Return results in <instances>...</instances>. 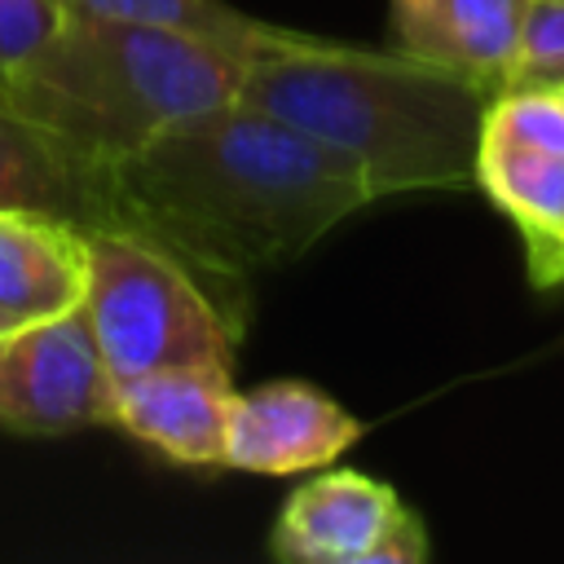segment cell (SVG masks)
<instances>
[{"mask_svg":"<svg viewBox=\"0 0 564 564\" xmlns=\"http://www.w3.org/2000/svg\"><path fill=\"white\" fill-rule=\"evenodd\" d=\"M366 203L348 159L247 101L194 115L110 167V225L163 242L225 291L300 260Z\"/></svg>","mask_w":564,"mask_h":564,"instance_id":"cell-1","label":"cell"},{"mask_svg":"<svg viewBox=\"0 0 564 564\" xmlns=\"http://www.w3.org/2000/svg\"><path fill=\"white\" fill-rule=\"evenodd\" d=\"M489 88L405 48H357L264 26L242 48L238 101L357 167L370 198L476 185Z\"/></svg>","mask_w":564,"mask_h":564,"instance_id":"cell-2","label":"cell"},{"mask_svg":"<svg viewBox=\"0 0 564 564\" xmlns=\"http://www.w3.org/2000/svg\"><path fill=\"white\" fill-rule=\"evenodd\" d=\"M238 79L242 48L234 44L194 31L66 18L0 101L84 163L110 172L167 128L238 101Z\"/></svg>","mask_w":564,"mask_h":564,"instance_id":"cell-3","label":"cell"},{"mask_svg":"<svg viewBox=\"0 0 564 564\" xmlns=\"http://www.w3.org/2000/svg\"><path fill=\"white\" fill-rule=\"evenodd\" d=\"M84 317L115 379L163 366H229L242 339L238 291L216 286L163 242L101 225L84 229Z\"/></svg>","mask_w":564,"mask_h":564,"instance_id":"cell-4","label":"cell"},{"mask_svg":"<svg viewBox=\"0 0 564 564\" xmlns=\"http://www.w3.org/2000/svg\"><path fill=\"white\" fill-rule=\"evenodd\" d=\"M419 511L379 476L335 467L304 480L269 529V555L291 564H423Z\"/></svg>","mask_w":564,"mask_h":564,"instance_id":"cell-5","label":"cell"},{"mask_svg":"<svg viewBox=\"0 0 564 564\" xmlns=\"http://www.w3.org/2000/svg\"><path fill=\"white\" fill-rule=\"evenodd\" d=\"M115 375L106 370L84 308L22 322L0 339V427L66 436L110 427Z\"/></svg>","mask_w":564,"mask_h":564,"instance_id":"cell-6","label":"cell"},{"mask_svg":"<svg viewBox=\"0 0 564 564\" xmlns=\"http://www.w3.org/2000/svg\"><path fill=\"white\" fill-rule=\"evenodd\" d=\"M361 423L304 379H264L234 388L225 419V467L256 476L317 471L357 445Z\"/></svg>","mask_w":564,"mask_h":564,"instance_id":"cell-7","label":"cell"},{"mask_svg":"<svg viewBox=\"0 0 564 564\" xmlns=\"http://www.w3.org/2000/svg\"><path fill=\"white\" fill-rule=\"evenodd\" d=\"M229 366H163L115 379L110 427L128 432L176 467H225Z\"/></svg>","mask_w":564,"mask_h":564,"instance_id":"cell-8","label":"cell"},{"mask_svg":"<svg viewBox=\"0 0 564 564\" xmlns=\"http://www.w3.org/2000/svg\"><path fill=\"white\" fill-rule=\"evenodd\" d=\"M524 0H388L397 48L489 93L507 88Z\"/></svg>","mask_w":564,"mask_h":564,"instance_id":"cell-9","label":"cell"},{"mask_svg":"<svg viewBox=\"0 0 564 564\" xmlns=\"http://www.w3.org/2000/svg\"><path fill=\"white\" fill-rule=\"evenodd\" d=\"M0 212L101 229L110 225V172L84 163L40 123L0 101Z\"/></svg>","mask_w":564,"mask_h":564,"instance_id":"cell-10","label":"cell"},{"mask_svg":"<svg viewBox=\"0 0 564 564\" xmlns=\"http://www.w3.org/2000/svg\"><path fill=\"white\" fill-rule=\"evenodd\" d=\"M88 273V238L70 220L0 212V308L40 322L79 308Z\"/></svg>","mask_w":564,"mask_h":564,"instance_id":"cell-11","label":"cell"},{"mask_svg":"<svg viewBox=\"0 0 564 564\" xmlns=\"http://www.w3.org/2000/svg\"><path fill=\"white\" fill-rule=\"evenodd\" d=\"M476 185L511 216L524 238V256L555 238L564 225V154H542L480 137Z\"/></svg>","mask_w":564,"mask_h":564,"instance_id":"cell-12","label":"cell"},{"mask_svg":"<svg viewBox=\"0 0 564 564\" xmlns=\"http://www.w3.org/2000/svg\"><path fill=\"white\" fill-rule=\"evenodd\" d=\"M66 18H97V22H132V26H163V31H194L234 48H247L269 22L225 4V0H57Z\"/></svg>","mask_w":564,"mask_h":564,"instance_id":"cell-13","label":"cell"},{"mask_svg":"<svg viewBox=\"0 0 564 564\" xmlns=\"http://www.w3.org/2000/svg\"><path fill=\"white\" fill-rule=\"evenodd\" d=\"M485 137L564 154V93L560 88H502L489 97L485 110Z\"/></svg>","mask_w":564,"mask_h":564,"instance_id":"cell-14","label":"cell"},{"mask_svg":"<svg viewBox=\"0 0 564 564\" xmlns=\"http://www.w3.org/2000/svg\"><path fill=\"white\" fill-rule=\"evenodd\" d=\"M507 88H564V0H524Z\"/></svg>","mask_w":564,"mask_h":564,"instance_id":"cell-15","label":"cell"},{"mask_svg":"<svg viewBox=\"0 0 564 564\" xmlns=\"http://www.w3.org/2000/svg\"><path fill=\"white\" fill-rule=\"evenodd\" d=\"M66 22L57 0H0V97Z\"/></svg>","mask_w":564,"mask_h":564,"instance_id":"cell-16","label":"cell"},{"mask_svg":"<svg viewBox=\"0 0 564 564\" xmlns=\"http://www.w3.org/2000/svg\"><path fill=\"white\" fill-rule=\"evenodd\" d=\"M524 260H529V278H533V286H560V282H564V225L555 229L551 242H542V247L529 251Z\"/></svg>","mask_w":564,"mask_h":564,"instance_id":"cell-17","label":"cell"},{"mask_svg":"<svg viewBox=\"0 0 564 564\" xmlns=\"http://www.w3.org/2000/svg\"><path fill=\"white\" fill-rule=\"evenodd\" d=\"M18 326H22V322H18L13 313H4V308H0V339H4L9 330H18Z\"/></svg>","mask_w":564,"mask_h":564,"instance_id":"cell-18","label":"cell"},{"mask_svg":"<svg viewBox=\"0 0 564 564\" xmlns=\"http://www.w3.org/2000/svg\"><path fill=\"white\" fill-rule=\"evenodd\" d=\"M560 93H564V88H560Z\"/></svg>","mask_w":564,"mask_h":564,"instance_id":"cell-19","label":"cell"}]
</instances>
